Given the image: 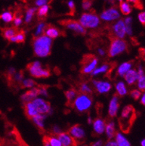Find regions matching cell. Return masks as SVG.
<instances>
[{"mask_svg":"<svg viewBox=\"0 0 145 146\" xmlns=\"http://www.w3.org/2000/svg\"><path fill=\"white\" fill-rule=\"evenodd\" d=\"M105 146H118L116 142L113 141V140H109L105 143Z\"/></svg>","mask_w":145,"mask_h":146,"instance_id":"cell-49","label":"cell"},{"mask_svg":"<svg viewBox=\"0 0 145 146\" xmlns=\"http://www.w3.org/2000/svg\"><path fill=\"white\" fill-rule=\"evenodd\" d=\"M58 138L62 146H77L76 141L68 133L62 132L58 135Z\"/></svg>","mask_w":145,"mask_h":146,"instance_id":"cell-13","label":"cell"},{"mask_svg":"<svg viewBox=\"0 0 145 146\" xmlns=\"http://www.w3.org/2000/svg\"><path fill=\"white\" fill-rule=\"evenodd\" d=\"M48 11H49V6L47 5H44V6L41 7L38 10V17L39 18H44L47 15Z\"/></svg>","mask_w":145,"mask_h":146,"instance_id":"cell-34","label":"cell"},{"mask_svg":"<svg viewBox=\"0 0 145 146\" xmlns=\"http://www.w3.org/2000/svg\"><path fill=\"white\" fill-rule=\"evenodd\" d=\"M91 103H92V99L89 95L81 94L75 98L73 103V106L78 112L82 113L87 111L91 107Z\"/></svg>","mask_w":145,"mask_h":146,"instance_id":"cell-4","label":"cell"},{"mask_svg":"<svg viewBox=\"0 0 145 146\" xmlns=\"http://www.w3.org/2000/svg\"><path fill=\"white\" fill-rule=\"evenodd\" d=\"M126 26L123 20H120L112 28V34L113 39H123L126 35Z\"/></svg>","mask_w":145,"mask_h":146,"instance_id":"cell-10","label":"cell"},{"mask_svg":"<svg viewBox=\"0 0 145 146\" xmlns=\"http://www.w3.org/2000/svg\"><path fill=\"white\" fill-rule=\"evenodd\" d=\"M49 1H46V0H38V1H36L35 4L36 6H44V5H46V3H48Z\"/></svg>","mask_w":145,"mask_h":146,"instance_id":"cell-45","label":"cell"},{"mask_svg":"<svg viewBox=\"0 0 145 146\" xmlns=\"http://www.w3.org/2000/svg\"><path fill=\"white\" fill-rule=\"evenodd\" d=\"M126 26V33L128 35H131L132 34V28H131V25H125Z\"/></svg>","mask_w":145,"mask_h":146,"instance_id":"cell-48","label":"cell"},{"mask_svg":"<svg viewBox=\"0 0 145 146\" xmlns=\"http://www.w3.org/2000/svg\"><path fill=\"white\" fill-rule=\"evenodd\" d=\"M110 68H110V64H105L103 66H102L101 67L98 68H95L94 71L91 72V74L92 75H97V74H100V73H105L108 71V70Z\"/></svg>","mask_w":145,"mask_h":146,"instance_id":"cell-32","label":"cell"},{"mask_svg":"<svg viewBox=\"0 0 145 146\" xmlns=\"http://www.w3.org/2000/svg\"><path fill=\"white\" fill-rule=\"evenodd\" d=\"M60 133H62L61 132V129L59 128V127H58V126H54V127H53L52 128V134L53 135H60Z\"/></svg>","mask_w":145,"mask_h":146,"instance_id":"cell-46","label":"cell"},{"mask_svg":"<svg viewBox=\"0 0 145 146\" xmlns=\"http://www.w3.org/2000/svg\"><path fill=\"white\" fill-rule=\"evenodd\" d=\"M102 145H103V142H102V140H99L93 143L91 146H102Z\"/></svg>","mask_w":145,"mask_h":146,"instance_id":"cell-50","label":"cell"},{"mask_svg":"<svg viewBox=\"0 0 145 146\" xmlns=\"http://www.w3.org/2000/svg\"><path fill=\"white\" fill-rule=\"evenodd\" d=\"M141 145H142V146H145V139L141 142Z\"/></svg>","mask_w":145,"mask_h":146,"instance_id":"cell-56","label":"cell"},{"mask_svg":"<svg viewBox=\"0 0 145 146\" xmlns=\"http://www.w3.org/2000/svg\"><path fill=\"white\" fill-rule=\"evenodd\" d=\"M24 111H25V113H26V116L28 119H32V118L38 114L36 110L35 107L34 106V105L31 103V102L24 104Z\"/></svg>","mask_w":145,"mask_h":146,"instance_id":"cell-19","label":"cell"},{"mask_svg":"<svg viewBox=\"0 0 145 146\" xmlns=\"http://www.w3.org/2000/svg\"><path fill=\"white\" fill-rule=\"evenodd\" d=\"M116 90L118 94L121 96H124L127 94V89H126L125 84L122 82H118L116 84Z\"/></svg>","mask_w":145,"mask_h":146,"instance_id":"cell-31","label":"cell"},{"mask_svg":"<svg viewBox=\"0 0 145 146\" xmlns=\"http://www.w3.org/2000/svg\"><path fill=\"white\" fill-rule=\"evenodd\" d=\"M125 79L129 85H132L136 82V81L138 80V74L137 71L134 69H131L128 71L125 75Z\"/></svg>","mask_w":145,"mask_h":146,"instance_id":"cell-20","label":"cell"},{"mask_svg":"<svg viewBox=\"0 0 145 146\" xmlns=\"http://www.w3.org/2000/svg\"><path fill=\"white\" fill-rule=\"evenodd\" d=\"M92 1H83V2H82V7H83V10H89L91 8V5H92Z\"/></svg>","mask_w":145,"mask_h":146,"instance_id":"cell-42","label":"cell"},{"mask_svg":"<svg viewBox=\"0 0 145 146\" xmlns=\"http://www.w3.org/2000/svg\"><path fill=\"white\" fill-rule=\"evenodd\" d=\"M139 20L142 25L145 26V12H142L139 14Z\"/></svg>","mask_w":145,"mask_h":146,"instance_id":"cell-44","label":"cell"},{"mask_svg":"<svg viewBox=\"0 0 145 146\" xmlns=\"http://www.w3.org/2000/svg\"><path fill=\"white\" fill-rule=\"evenodd\" d=\"M36 84V83L34 80L28 79L23 80L20 85H21V88H26V87H34Z\"/></svg>","mask_w":145,"mask_h":146,"instance_id":"cell-35","label":"cell"},{"mask_svg":"<svg viewBox=\"0 0 145 146\" xmlns=\"http://www.w3.org/2000/svg\"><path fill=\"white\" fill-rule=\"evenodd\" d=\"M23 76L24 75L23 71H20V72L18 73H15V74H14V76H13V78H12V79H13L15 82H17V83L21 84V83L23 82Z\"/></svg>","mask_w":145,"mask_h":146,"instance_id":"cell-37","label":"cell"},{"mask_svg":"<svg viewBox=\"0 0 145 146\" xmlns=\"http://www.w3.org/2000/svg\"><path fill=\"white\" fill-rule=\"evenodd\" d=\"M136 119V113L132 106H127L123 108L121 116L118 119V124L121 130L125 133H128L134 121Z\"/></svg>","mask_w":145,"mask_h":146,"instance_id":"cell-2","label":"cell"},{"mask_svg":"<svg viewBox=\"0 0 145 146\" xmlns=\"http://www.w3.org/2000/svg\"><path fill=\"white\" fill-rule=\"evenodd\" d=\"M13 22H14V24L15 26V27H18L19 26H21V24L22 23V16L19 15V16H16L15 18L13 20Z\"/></svg>","mask_w":145,"mask_h":146,"instance_id":"cell-43","label":"cell"},{"mask_svg":"<svg viewBox=\"0 0 145 146\" xmlns=\"http://www.w3.org/2000/svg\"><path fill=\"white\" fill-rule=\"evenodd\" d=\"M38 95H39V92H38V87H34L32 90H28L24 93L23 95H21V99L22 100L23 103L25 104V103H30L31 100H34L35 99V98H36Z\"/></svg>","mask_w":145,"mask_h":146,"instance_id":"cell-14","label":"cell"},{"mask_svg":"<svg viewBox=\"0 0 145 146\" xmlns=\"http://www.w3.org/2000/svg\"><path fill=\"white\" fill-rule=\"evenodd\" d=\"M94 130L95 133L97 135H102L105 129V121L102 120L100 118L96 119L94 121Z\"/></svg>","mask_w":145,"mask_h":146,"instance_id":"cell-18","label":"cell"},{"mask_svg":"<svg viewBox=\"0 0 145 146\" xmlns=\"http://www.w3.org/2000/svg\"><path fill=\"white\" fill-rule=\"evenodd\" d=\"M31 103L34 105L38 113H50V111L52 110L50 108V103H48L47 101L43 99H41V98H35L31 102Z\"/></svg>","mask_w":145,"mask_h":146,"instance_id":"cell-9","label":"cell"},{"mask_svg":"<svg viewBox=\"0 0 145 146\" xmlns=\"http://www.w3.org/2000/svg\"><path fill=\"white\" fill-rule=\"evenodd\" d=\"M139 53H140L141 57H142V58H144L145 57V48L139 49Z\"/></svg>","mask_w":145,"mask_h":146,"instance_id":"cell-52","label":"cell"},{"mask_svg":"<svg viewBox=\"0 0 145 146\" xmlns=\"http://www.w3.org/2000/svg\"><path fill=\"white\" fill-rule=\"evenodd\" d=\"M99 18L94 13H83L79 20V23L83 28H97L99 25Z\"/></svg>","mask_w":145,"mask_h":146,"instance_id":"cell-5","label":"cell"},{"mask_svg":"<svg viewBox=\"0 0 145 146\" xmlns=\"http://www.w3.org/2000/svg\"><path fill=\"white\" fill-rule=\"evenodd\" d=\"M138 87L142 91H145V75L138 79Z\"/></svg>","mask_w":145,"mask_h":146,"instance_id":"cell-39","label":"cell"},{"mask_svg":"<svg viewBox=\"0 0 145 146\" xmlns=\"http://www.w3.org/2000/svg\"><path fill=\"white\" fill-rule=\"evenodd\" d=\"M83 146H86V145H83Z\"/></svg>","mask_w":145,"mask_h":146,"instance_id":"cell-58","label":"cell"},{"mask_svg":"<svg viewBox=\"0 0 145 146\" xmlns=\"http://www.w3.org/2000/svg\"><path fill=\"white\" fill-rule=\"evenodd\" d=\"M62 26H65L67 29H70L71 31H73L75 33L79 34H82V35H85L86 33V30L80 24L79 22L76 21H73V20L67 19V20H63V21H60Z\"/></svg>","mask_w":145,"mask_h":146,"instance_id":"cell-8","label":"cell"},{"mask_svg":"<svg viewBox=\"0 0 145 146\" xmlns=\"http://www.w3.org/2000/svg\"><path fill=\"white\" fill-rule=\"evenodd\" d=\"M101 18L105 21H115L120 18V14L115 7H110L101 14Z\"/></svg>","mask_w":145,"mask_h":146,"instance_id":"cell-11","label":"cell"},{"mask_svg":"<svg viewBox=\"0 0 145 146\" xmlns=\"http://www.w3.org/2000/svg\"><path fill=\"white\" fill-rule=\"evenodd\" d=\"M115 139H116L115 142H116L118 146H131V143H129V141L120 132H118L116 134Z\"/></svg>","mask_w":145,"mask_h":146,"instance_id":"cell-23","label":"cell"},{"mask_svg":"<svg viewBox=\"0 0 145 146\" xmlns=\"http://www.w3.org/2000/svg\"><path fill=\"white\" fill-rule=\"evenodd\" d=\"M131 66H132V63L131 62H126L123 63L119 66L118 69V74L120 76H124L126 75V73L128 71H130Z\"/></svg>","mask_w":145,"mask_h":146,"instance_id":"cell-22","label":"cell"},{"mask_svg":"<svg viewBox=\"0 0 145 146\" xmlns=\"http://www.w3.org/2000/svg\"><path fill=\"white\" fill-rule=\"evenodd\" d=\"M25 38H26V35H25V32L23 31H20L17 33L15 36L12 37L10 41L11 42H15V43H23L25 41Z\"/></svg>","mask_w":145,"mask_h":146,"instance_id":"cell-26","label":"cell"},{"mask_svg":"<svg viewBox=\"0 0 145 146\" xmlns=\"http://www.w3.org/2000/svg\"><path fill=\"white\" fill-rule=\"evenodd\" d=\"M98 52H99V54L101 55V56H104L105 54L104 50H102V49H99V50H98Z\"/></svg>","mask_w":145,"mask_h":146,"instance_id":"cell-53","label":"cell"},{"mask_svg":"<svg viewBox=\"0 0 145 146\" xmlns=\"http://www.w3.org/2000/svg\"><path fill=\"white\" fill-rule=\"evenodd\" d=\"M31 119L34 121V124L38 127V128L39 129H41L42 131H44V116L38 114V115H36V116L32 118Z\"/></svg>","mask_w":145,"mask_h":146,"instance_id":"cell-25","label":"cell"},{"mask_svg":"<svg viewBox=\"0 0 145 146\" xmlns=\"http://www.w3.org/2000/svg\"><path fill=\"white\" fill-rule=\"evenodd\" d=\"M80 92L81 94H83V95H90V94L92 93V90H91L89 85L86 83H83L80 85L79 87Z\"/></svg>","mask_w":145,"mask_h":146,"instance_id":"cell-33","label":"cell"},{"mask_svg":"<svg viewBox=\"0 0 145 146\" xmlns=\"http://www.w3.org/2000/svg\"><path fill=\"white\" fill-rule=\"evenodd\" d=\"M142 95V92L138 90H134L131 92V96L134 100H138Z\"/></svg>","mask_w":145,"mask_h":146,"instance_id":"cell-41","label":"cell"},{"mask_svg":"<svg viewBox=\"0 0 145 146\" xmlns=\"http://www.w3.org/2000/svg\"><path fill=\"white\" fill-rule=\"evenodd\" d=\"M45 27H46V25H45L44 23H39L38 26H37L36 31L35 37L40 36V35H41V34L44 31Z\"/></svg>","mask_w":145,"mask_h":146,"instance_id":"cell-38","label":"cell"},{"mask_svg":"<svg viewBox=\"0 0 145 146\" xmlns=\"http://www.w3.org/2000/svg\"><path fill=\"white\" fill-rule=\"evenodd\" d=\"M45 29L46 30H44V31L46 36L49 37V38H50V39H55V38L58 37L59 36H60L61 34H62L59 29H57L54 26H51V25L48 26L46 29L45 28Z\"/></svg>","mask_w":145,"mask_h":146,"instance_id":"cell-17","label":"cell"},{"mask_svg":"<svg viewBox=\"0 0 145 146\" xmlns=\"http://www.w3.org/2000/svg\"><path fill=\"white\" fill-rule=\"evenodd\" d=\"M37 10V8L36 7H32V8H29L26 12V23H28L30 22L32 18L34 15V13Z\"/></svg>","mask_w":145,"mask_h":146,"instance_id":"cell-36","label":"cell"},{"mask_svg":"<svg viewBox=\"0 0 145 146\" xmlns=\"http://www.w3.org/2000/svg\"><path fill=\"white\" fill-rule=\"evenodd\" d=\"M118 108H119V103H118V97L116 94L114 95V96L112 98L111 101L109 106L108 113L110 117L113 118L117 115Z\"/></svg>","mask_w":145,"mask_h":146,"instance_id":"cell-16","label":"cell"},{"mask_svg":"<svg viewBox=\"0 0 145 146\" xmlns=\"http://www.w3.org/2000/svg\"><path fill=\"white\" fill-rule=\"evenodd\" d=\"M97 62L98 59L94 55L88 54L84 55L81 63L82 66L81 71L82 74H87L92 72L97 65Z\"/></svg>","mask_w":145,"mask_h":146,"instance_id":"cell-6","label":"cell"},{"mask_svg":"<svg viewBox=\"0 0 145 146\" xmlns=\"http://www.w3.org/2000/svg\"><path fill=\"white\" fill-rule=\"evenodd\" d=\"M43 140L47 142L50 146H62L61 143L58 138L54 137L53 136H47V135H46V136L44 137Z\"/></svg>","mask_w":145,"mask_h":146,"instance_id":"cell-30","label":"cell"},{"mask_svg":"<svg viewBox=\"0 0 145 146\" xmlns=\"http://www.w3.org/2000/svg\"><path fill=\"white\" fill-rule=\"evenodd\" d=\"M141 103H142V104H143L144 106H145V93L144 94L143 96H142V100H141Z\"/></svg>","mask_w":145,"mask_h":146,"instance_id":"cell-54","label":"cell"},{"mask_svg":"<svg viewBox=\"0 0 145 146\" xmlns=\"http://www.w3.org/2000/svg\"><path fill=\"white\" fill-rule=\"evenodd\" d=\"M144 58V60H145V57H144V58Z\"/></svg>","mask_w":145,"mask_h":146,"instance_id":"cell-57","label":"cell"},{"mask_svg":"<svg viewBox=\"0 0 145 146\" xmlns=\"http://www.w3.org/2000/svg\"><path fill=\"white\" fill-rule=\"evenodd\" d=\"M120 9L125 15H128L131 13V7L128 2L120 1Z\"/></svg>","mask_w":145,"mask_h":146,"instance_id":"cell-28","label":"cell"},{"mask_svg":"<svg viewBox=\"0 0 145 146\" xmlns=\"http://www.w3.org/2000/svg\"><path fill=\"white\" fill-rule=\"evenodd\" d=\"M27 69L32 76L36 78H47L50 76L48 69H43L38 61H35L27 65Z\"/></svg>","mask_w":145,"mask_h":146,"instance_id":"cell-3","label":"cell"},{"mask_svg":"<svg viewBox=\"0 0 145 146\" xmlns=\"http://www.w3.org/2000/svg\"><path fill=\"white\" fill-rule=\"evenodd\" d=\"M131 23H132V18L131 17H127L125 19V25H131Z\"/></svg>","mask_w":145,"mask_h":146,"instance_id":"cell-51","label":"cell"},{"mask_svg":"<svg viewBox=\"0 0 145 146\" xmlns=\"http://www.w3.org/2000/svg\"><path fill=\"white\" fill-rule=\"evenodd\" d=\"M43 141H44V146H50V144H49L47 142L44 141V140H43Z\"/></svg>","mask_w":145,"mask_h":146,"instance_id":"cell-55","label":"cell"},{"mask_svg":"<svg viewBox=\"0 0 145 146\" xmlns=\"http://www.w3.org/2000/svg\"><path fill=\"white\" fill-rule=\"evenodd\" d=\"M115 124L113 121H110L106 126V134L110 140L115 136Z\"/></svg>","mask_w":145,"mask_h":146,"instance_id":"cell-29","label":"cell"},{"mask_svg":"<svg viewBox=\"0 0 145 146\" xmlns=\"http://www.w3.org/2000/svg\"><path fill=\"white\" fill-rule=\"evenodd\" d=\"M0 20L5 23H9L14 20V16L11 12L6 11L0 15Z\"/></svg>","mask_w":145,"mask_h":146,"instance_id":"cell-27","label":"cell"},{"mask_svg":"<svg viewBox=\"0 0 145 146\" xmlns=\"http://www.w3.org/2000/svg\"><path fill=\"white\" fill-rule=\"evenodd\" d=\"M69 135L73 138L74 140H83L85 137V131L78 124L74 125L69 129Z\"/></svg>","mask_w":145,"mask_h":146,"instance_id":"cell-12","label":"cell"},{"mask_svg":"<svg viewBox=\"0 0 145 146\" xmlns=\"http://www.w3.org/2000/svg\"><path fill=\"white\" fill-rule=\"evenodd\" d=\"M111 40V44L108 51L109 57H115L126 51L127 49L126 42L120 39H113Z\"/></svg>","mask_w":145,"mask_h":146,"instance_id":"cell-7","label":"cell"},{"mask_svg":"<svg viewBox=\"0 0 145 146\" xmlns=\"http://www.w3.org/2000/svg\"><path fill=\"white\" fill-rule=\"evenodd\" d=\"M68 5L69 10H70V13H68V15H73L75 14V4H74L73 1H69L68 2Z\"/></svg>","mask_w":145,"mask_h":146,"instance_id":"cell-40","label":"cell"},{"mask_svg":"<svg viewBox=\"0 0 145 146\" xmlns=\"http://www.w3.org/2000/svg\"><path fill=\"white\" fill-rule=\"evenodd\" d=\"M18 32V29L16 27H10V28H7L4 30L3 31V36L6 39L10 40L12 37L15 36Z\"/></svg>","mask_w":145,"mask_h":146,"instance_id":"cell-24","label":"cell"},{"mask_svg":"<svg viewBox=\"0 0 145 146\" xmlns=\"http://www.w3.org/2000/svg\"><path fill=\"white\" fill-rule=\"evenodd\" d=\"M52 41V39L46 35L34 37L33 40V48L34 54L37 57L44 58L48 56L51 53V48Z\"/></svg>","mask_w":145,"mask_h":146,"instance_id":"cell-1","label":"cell"},{"mask_svg":"<svg viewBox=\"0 0 145 146\" xmlns=\"http://www.w3.org/2000/svg\"><path fill=\"white\" fill-rule=\"evenodd\" d=\"M137 74H138V79H139V78L142 77L143 76H144V72L143 68H142V67L141 66H139V69H138Z\"/></svg>","mask_w":145,"mask_h":146,"instance_id":"cell-47","label":"cell"},{"mask_svg":"<svg viewBox=\"0 0 145 146\" xmlns=\"http://www.w3.org/2000/svg\"><path fill=\"white\" fill-rule=\"evenodd\" d=\"M93 84L99 93H106L111 90V84L108 82L94 80Z\"/></svg>","mask_w":145,"mask_h":146,"instance_id":"cell-15","label":"cell"},{"mask_svg":"<svg viewBox=\"0 0 145 146\" xmlns=\"http://www.w3.org/2000/svg\"><path fill=\"white\" fill-rule=\"evenodd\" d=\"M66 99H67V105L70 106V104L73 103L75 100L77 95V91L73 88L69 89L65 92Z\"/></svg>","mask_w":145,"mask_h":146,"instance_id":"cell-21","label":"cell"}]
</instances>
